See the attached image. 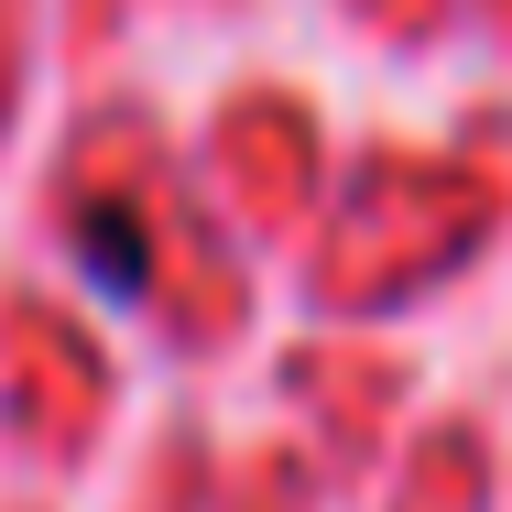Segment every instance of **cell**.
I'll return each mask as SVG.
<instances>
[{
    "instance_id": "obj_1",
    "label": "cell",
    "mask_w": 512,
    "mask_h": 512,
    "mask_svg": "<svg viewBox=\"0 0 512 512\" xmlns=\"http://www.w3.org/2000/svg\"><path fill=\"white\" fill-rule=\"evenodd\" d=\"M88 273H99L109 295L142 284V251H131V218H120V207H88Z\"/></svg>"
}]
</instances>
